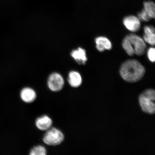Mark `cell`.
Listing matches in <instances>:
<instances>
[{
  "mask_svg": "<svg viewBox=\"0 0 155 155\" xmlns=\"http://www.w3.org/2000/svg\"><path fill=\"white\" fill-rule=\"evenodd\" d=\"M145 73L144 67L135 60H129L122 64L120 73L122 78L127 82H137L143 78Z\"/></svg>",
  "mask_w": 155,
  "mask_h": 155,
  "instance_id": "1",
  "label": "cell"
},
{
  "mask_svg": "<svg viewBox=\"0 0 155 155\" xmlns=\"http://www.w3.org/2000/svg\"><path fill=\"white\" fill-rule=\"evenodd\" d=\"M122 46L127 53L130 56L142 55L146 49V45L143 39L133 34L125 37L123 40Z\"/></svg>",
  "mask_w": 155,
  "mask_h": 155,
  "instance_id": "2",
  "label": "cell"
},
{
  "mask_svg": "<svg viewBox=\"0 0 155 155\" xmlns=\"http://www.w3.org/2000/svg\"><path fill=\"white\" fill-rule=\"evenodd\" d=\"M155 92L153 89L147 90L141 94L139 98V103L143 111L153 114L155 111Z\"/></svg>",
  "mask_w": 155,
  "mask_h": 155,
  "instance_id": "3",
  "label": "cell"
},
{
  "mask_svg": "<svg viewBox=\"0 0 155 155\" xmlns=\"http://www.w3.org/2000/svg\"><path fill=\"white\" fill-rule=\"evenodd\" d=\"M43 137L44 142L49 145H57L63 142L64 136L61 132L54 127H50Z\"/></svg>",
  "mask_w": 155,
  "mask_h": 155,
  "instance_id": "4",
  "label": "cell"
},
{
  "mask_svg": "<svg viewBox=\"0 0 155 155\" xmlns=\"http://www.w3.org/2000/svg\"><path fill=\"white\" fill-rule=\"evenodd\" d=\"M64 80L62 77L58 73H53L48 78V88L54 92H58L63 88Z\"/></svg>",
  "mask_w": 155,
  "mask_h": 155,
  "instance_id": "5",
  "label": "cell"
},
{
  "mask_svg": "<svg viewBox=\"0 0 155 155\" xmlns=\"http://www.w3.org/2000/svg\"><path fill=\"white\" fill-rule=\"evenodd\" d=\"M123 24L126 28L131 32H136L140 28V21L138 17L134 15L125 17L123 20Z\"/></svg>",
  "mask_w": 155,
  "mask_h": 155,
  "instance_id": "6",
  "label": "cell"
},
{
  "mask_svg": "<svg viewBox=\"0 0 155 155\" xmlns=\"http://www.w3.org/2000/svg\"><path fill=\"white\" fill-rule=\"evenodd\" d=\"M143 40L145 43L154 46L155 41V28L153 26H146L144 28Z\"/></svg>",
  "mask_w": 155,
  "mask_h": 155,
  "instance_id": "7",
  "label": "cell"
},
{
  "mask_svg": "<svg viewBox=\"0 0 155 155\" xmlns=\"http://www.w3.org/2000/svg\"><path fill=\"white\" fill-rule=\"evenodd\" d=\"M71 55L78 63L84 65L87 61L86 51L81 48L71 52Z\"/></svg>",
  "mask_w": 155,
  "mask_h": 155,
  "instance_id": "8",
  "label": "cell"
},
{
  "mask_svg": "<svg viewBox=\"0 0 155 155\" xmlns=\"http://www.w3.org/2000/svg\"><path fill=\"white\" fill-rule=\"evenodd\" d=\"M36 124V127L40 130H47L51 127L52 121L48 116L45 115L37 119Z\"/></svg>",
  "mask_w": 155,
  "mask_h": 155,
  "instance_id": "9",
  "label": "cell"
},
{
  "mask_svg": "<svg viewBox=\"0 0 155 155\" xmlns=\"http://www.w3.org/2000/svg\"><path fill=\"white\" fill-rule=\"evenodd\" d=\"M96 47L99 51L102 52L105 50H109L112 48V44L107 38L99 37L96 39Z\"/></svg>",
  "mask_w": 155,
  "mask_h": 155,
  "instance_id": "10",
  "label": "cell"
},
{
  "mask_svg": "<svg viewBox=\"0 0 155 155\" xmlns=\"http://www.w3.org/2000/svg\"><path fill=\"white\" fill-rule=\"evenodd\" d=\"M20 95L23 101L28 103L34 101L36 97L35 92L30 88L23 89L21 91Z\"/></svg>",
  "mask_w": 155,
  "mask_h": 155,
  "instance_id": "11",
  "label": "cell"
},
{
  "mask_svg": "<svg viewBox=\"0 0 155 155\" xmlns=\"http://www.w3.org/2000/svg\"><path fill=\"white\" fill-rule=\"evenodd\" d=\"M68 81L70 85L74 88L80 86L82 83V78L80 74L75 71H71L69 73Z\"/></svg>",
  "mask_w": 155,
  "mask_h": 155,
  "instance_id": "12",
  "label": "cell"
},
{
  "mask_svg": "<svg viewBox=\"0 0 155 155\" xmlns=\"http://www.w3.org/2000/svg\"><path fill=\"white\" fill-rule=\"evenodd\" d=\"M143 10L151 18H155V5L153 2H145L144 3Z\"/></svg>",
  "mask_w": 155,
  "mask_h": 155,
  "instance_id": "13",
  "label": "cell"
},
{
  "mask_svg": "<svg viewBox=\"0 0 155 155\" xmlns=\"http://www.w3.org/2000/svg\"><path fill=\"white\" fill-rule=\"evenodd\" d=\"M30 154L31 155H45L46 154V150L45 147L39 145L33 148Z\"/></svg>",
  "mask_w": 155,
  "mask_h": 155,
  "instance_id": "14",
  "label": "cell"
},
{
  "mask_svg": "<svg viewBox=\"0 0 155 155\" xmlns=\"http://www.w3.org/2000/svg\"><path fill=\"white\" fill-rule=\"evenodd\" d=\"M137 16H138L137 17L139 20L142 21H145V22H148L152 19L147 14L143 9L140 12L138 13Z\"/></svg>",
  "mask_w": 155,
  "mask_h": 155,
  "instance_id": "15",
  "label": "cell"
},
{
  "mask_svg": "<svg viewBox=\"0 0 155 155\" xmlns=\"http://www.w3.org/2000/svg\"><path fill=\"white\" fill-rule=\"evenodd\" d=\"M155 49L154 48H150L148 51V57L150 61L154 62L155 60Z\"/></svg>",
  "mask_w": 155,
  "mask_h": 155,
  "instance_id": "16",
  "label": "cell"
}]
</instances>
